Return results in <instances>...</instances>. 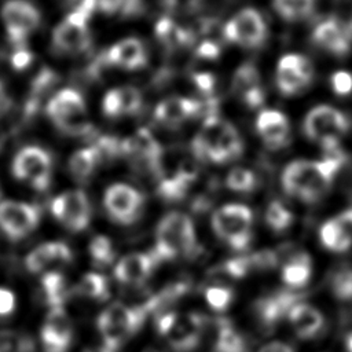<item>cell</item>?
I'll return each instance as SVG.
<instances>
[{
  "label": "cell",
  "mask_w": 352,
  "mask_h": 352,
  "mask_svg": "<svg viewBox=\"0 0 352 352\" xmlns=\"http://www.w3.org/2000/svg\"><path fill=\"white\" fill-rule=\"evenodd\" d=\"M323 150L324 157L319 161L297 160L286 165L282 172V187L286 194L312 204L329 191L346 155L340 144Z\"/></svg>",
  "instance_id": "1"
},
{
  "label": "cell",
  "mask_w": 352,
  "mask_h": 352,
  "mask_svg": "<svg viewBox=\"0 0 352 352\" xmlns=\"http://www.w3.org/2000/svg\"><path fill=\"white\" fill-rule=\"evenodd\" d=\"M192 153L199 160L224 164L235 160L243 151V142L238 129L219 114L205 118L201 129L191 143Z\"/></svg>",
  "instance_id": "2"
},
{
  "label": "cell",
  "mask_w": 352,
  "mask_h": 352,
  "mask_svg": "<svg viewBox=\"0 0 352 352\" xmlns=\"http://www.w3.org/2000/svg\"><path fill=\"white\" fill-rule=\"evenodd\" d=\"M197 249V235L191 219L180 212L168 213L157 226L154 254L161 260L190 256Z\"/></svg>",
  "instance_id": "3"
},
{
  "label": "cell",
  "mask_w": 352,
  "mask_h": 352,
  "mask_svg": "<svg viewBox=\"0 0 352 352\" xmlns=\"http://www.w3.org/2000/svg\"><path fill=\"white\" fill-rule=\"evenodd\" d=\"M98 7V0H80L52 32V47L59 54L77 55L89 50L92 37L88 21Z\"/></svg>",
  "instance_id": "4"
},
{
  "label": "cell",
  "mask_w": 352,
  "mask_h": 352,
  "mask_svg": "<svg viewBox=\"0 0 352 352\" xmlns=\"http://www.w3.org/2000/svg\"><path fill=\"white\" fill-rule=\"evenodd\" d=\"M47 116L59 132L69 136H88L92 133V122L88 117L82 95L73 88L58 91L47 104Z\"/></svg>",
  "instance_id": "5"
},
{
  "label": "cell",
  "mask_w": 352,
  "mask_h": 352,
  "mask_svg": "<svg viewBox=\"0 0 352 352\" xmlns=\"http://www.w3.org/2000/svg\"><path fill=\"white\" fill-rule=\"evenodd\" d=\"M253 213L239 204H230L217 209L212 216L214 234L234 250H245L252 241Z\"/></svg>",
  "instance_id": "6"
},
{
  "label": "cell",
  "mask_w": 352,
  "mask_h": 352,
  "mask_svg": "<svg viewBox=\"0 0 352 352\" xmlns=\"http://www.w3.org/2000/svg\"><path fill=\"white\" fill-rule=\"evenodd\" d=\"M204 324V318L199 314H179L175 311L161 314L155 322L158 333L176 352L192 351L199 344Z\"/></svg>",
  "instance_id": "7"
},
{
  "label": "cell",
  "mask_w": 352,
  "mask_h": 352,
  "mask_svg": "<svg viewBox=\"0 0 352 352\" xmlns=\"http://www.w3.org/2000/svg\"><path fill=\"white\" fill-rule=\"evenodd\" d=\"M302 129L309 140L326 148L340 144V139L349 129V120L341 110L329 104H319L308 111Z\"/></svg>",
  "instance_id": "8"
},
{
  "label": "cell",
  "mask_w": 352,
  "mask_h": 352,
  "mask_svg": "<svg viewBox=\"0 0 352 352\" xmlns=\"http://www.w3.org/2000/svg\"><path fill=\"white\" fill-rule=\"evenodd\" d=\"M12 175L37 191H45L52 177V155L41 146L21 148L12 161Z\"/></svg>",
  "instance_id": "9"
},
{
  "label": "cell",
  "mask_w": 352,
  "mask_h": 352,
  "mask_svg": "<svg viewBox=\"0 0 352 352\" xmlns=\"http://www.w3.org/2000/svg\"><path fill=\"white\" fill-rule=\"evenodd\" d=\"M1 18L10 43L15 48L26 47V38L33 33L40 22L38 8L28 0H8L1 8Z\"/></svg>",
  "instance_id": "10"
},
{
  "label": "cell",
  "mask_w": 352,
  "mask_h": 352,
  "mask_svg": "<svg viewBox=\"0 0 352 352\" xmlns=\"http://www.w3.org/2000/svg\"><path fill=\"white\" fill-rule=\"evenodd\" d=\"M227 41L243 48H257L263 45L268 36L264 16L254 8L238 11L223 29Z\"/></svg>",
  "instance_id": "11"
},
{
  "label": "cell",
  "mask_w": 352,
  "mask_h": 352,
  "mask_svg": "<svg viewBox=\"0 0 352 352\" xmlns=\"http://www.w3.org/2000/svg\"><path fill=\"white\" fill-rule=\"evenodd\" d=\"M41 217V210L33 204L19 201L0 202V230L11 241H19L33 232Z\"/></svg>",
  "instance_id": "12"
},
{
  "label": "cell",
  "mask_w": 352,
  "mask_h": 352,
  "mask_svg": "<svg viewBox=\"0 0 352 352\" xmlns=\"http://www.w3.org/2000/svg\"><path fill=\"white\" fill-rule=\"evenodd\" d=\"M52 216L73 232L82 231L91 221V204L82 190H69L51 202Z\"/></svg>",
  "instance_id": "13"
},
{
  "label": "cell",
  "mask_w": 352,
  "mask_h": 352,
  "mask_svg": "<svg viewBox=\"0 0 352 352\" xmlns=\"http://www.w3.org/2000/svg\"><path fill=\"white\" fill-rule=\"evenodd\" d=\"M103 204L113 221L118 224H132L139 219L143 210L144 197L132 186L117 183L106 190Z\"/></svg>",
  "instance_id": "14"
},
{
  "label": "cell",
  "mask_w": 352,
  "mask_h": 352,
  "mask_svg": "<svg viewBox=\"0 0 352 352\" xmlns=\"http://www.w3.org/2000/svg\"><path fill=\"white\" fill-rule=\"evenodd\" d=\"M314 80V67L309 59L300 54H286L283 55L275 72V81L278 89L286 95L292 96L307 89Z\"/></svg>",
  "instance_id": "15"
},
{
  "label": "cell",
  "mask_w": 352,
  "mask_h": 352,
  "mask_svg": "<svg viewBox=\"0 0 352 352\" xmlns=\"http://www.w3.org/2000/svg\"><path fill=\"white\" fill-rule=\"evenodd\" d=\"M312 41L334 56H345L352 48V30L349 23L329 16L314 28Z\"/></svg>",
  "instance_id": "16"
},
{
  "label": "cell",
  "mask_w": 352,
  "mask_h": 352,
  "mask_svg": "<svg viewBox=\"0 0 352 352\" xmlns=\"http://www.w3.org/2000/svg\"><path fill=\"white\" fill-rule=\"evenodd\" d=\"M41 341L48 352H65L72 342L73 329L62 307L51 308L41 327Z\"/></svg>",
  "instance_id": "17"
},
{
  "label": "cell",
  "mask_w": 352,
  "mask_h": 352,
  "mask_svg": "<svg viewBox=\"0 0 352 352\" xmlns=\"http://www.w3.org/2000/svg\"><path fill=\"white\" fill-rule=\"evenodd\" d=\"M256 131L264 144L272 150L282 148L290 142L289 120L282 111L275 109H265L258 113Z\"/></svg>",
  "instance_id": "18"
},
{
  "label": "cell",
  "mask_w": 352,
  "mask_h": 352,
  "mask_svg": "<svg viewBox=\"0 0 352 352\" xmlns=\"http://www.w3.org/2000/svg\"><path fill=\"white\" fill-rule=\"evenodd\" d=\"M72 250L63 242H45L32 249L26 258L25 265L29 272L40 274L48 272L50 268L60 267L72 261Z\"/></svg>",
  "instance_id": "19"
},
{
  "label": "cell",
  "mask_w": 352,
  "mask_h": 352,
  "mask_svg": "<svg viewBox=\"0 0 352 352\" xmlns=\"http://www.w3.org/2000/svg\"><path fill=\"white\" fill-rule=\"evenodd\" d=\"M160 258L151 253H131L124 256L114 267V276L125 285L138 286L151 275Z\"/></svg>",
  "instance_id": "20"
},
{
  "label": "cell",
  "mask_w": 352,
  "mask_h": 352,
  "mask_svg": "<svg viewBox=\"0 0 352 352\" xmlns=\"http://www.w3.org/2000/svg\"><path fill=\"white\" fill-rule=\"evenodd\" d=\"M300 298L301 294L289 287L274 292L257 301V316L264 326L272 327L283 316L289 315L290 309L296 304L301 302Z\"/></svg>",
  "instance_id": "21"
},
{
  "label": "cell",
  "mask_w": 352,
  "mask_h": 352,
  "mask_svg": "<svg viewBox=\"0 0 352 352\" xmlns=\"http://www.w3.org/2000/svg\"><path fill=\"white\" fill-rule=\"evenodd\" d=\"M202 104L198 100L182 96L166 98L158 103L154 111L155 120L168 128H176L187 120L198 116Z\"/></svg>",
  "instance_id": "22"
},
{
  "label": "cell",
  "mask_w": 352,
  "mask_h": 352,
  "mask_svg": "<svg viewBox=\"0 0 352 352\" xmlns=\"http://www.w3.org/2000/svg\"><path fill=\"white\" fill-rule=\"evenodd\" d=\"M104 59L109 65L124 70H136L147 63V50L142 40L136 37H126L113 44Z\"/></svg>",
  "instance_id": "23"
},
{
  "label": "cell",
  "mask_w": 352,
  "mask_h": 352,
  "mask_svg": "<svg viewBox=\"0 0 352 352\" xmlns=\"http://www.w3.org/2000/svg\"><path fill=\"white\" fill-rule=\"evenodd\" d=\"M143 104L142 94L135 87H117L106 92L102 100V110L107 117L118 118L136 114Z\"/></svg>",
  "instance_id": "24"
},
{
  "label": "cell",
  "mask_w": 352,
  "mask_h": 352,
  "mask_svg": "<svg viewBox=\"0 0 352 352\" xmlns=\"http://www.w3.org/2000/svg\"><path fill=\"white\" fill-rule=\"evenodd\" d=\"M232 89L250 109H257L264 103L265 94L260 84L258 72L250 63L238 67L232 78Z\"/></svg>",
  "instance_id": "25"
},
{
  "label": "cell",
  "mask_w": 352,
  "mask_h": 352,
  "mask_svg": "<svg viewBox=\"0 0 352 352\" xmlns=\"http://www.w3.org/2000/svg\"><path fill=\"white\" fill-rule=\"evenodd\" d=\"M162 153L160 143L147 129H140L132 138L122 142V154L146 164L153 172Z\"/></svg>",
  "instance_id": "26"
},
{
  "label": "cell",
  "mask_w": 352,
  "mask_h": 352,
  "mask_svg": "<svg viewBox=\"0 0 352 352\" xmlns=\"http://www.w3.org/2000/svg\"><path fill=\"white\" fill-rule=\"evenodd\" d=\"M292 327L300 338H311L323 327L322 314L312 305L305 302L296 304L287 315Z\"/></svg>",
  "instance_id": "27"
},
{
  "label": "cell",
  "mask_w": 352,
  "mask_h": 352,
  "mask_svg": "<svg viewBox=\"0 0 352 352\" xmlns=\"http://www.w3.org/2000/svg\"><path fill=\"white\" fill-rule=\"evenodd\" d=\"M311 274L312 260L304 252L292 254L282 267V279L292 290L302 289L309 282Z\"/></svg>",
  "instance_id": "28"
},
{
  "label": "cell",
  "mask_w": 352,
  "mask_h": 352,
  "mask_svg": "<svg viewBox=\"0 0 352 352\" xmlns=\"http://www.w3.org/2000/svg\"><path fill=\"white\" fill-rule=\"evenodd\" d=\"M243 337L227 319H216L213 323V352H246Z\"/></svg>",
  "instance_id": "29"
},
{
  "label": "cell",
  "mask_w": 352,
  "mask_h": 352,
  "mask_svg": "<svg viewBox=\"0 0 352 352\" xmlns=\"http://www.w3.org/2000/svg\"><path fill=\"white\" fill-rule=\"evenodd\" d=\"M99 164L102 162L98 150L92 144L73 153L69 160V170L77 182H87Z\"/></svg>",
  "instance_id": "30"
},
{
  "label": "cell",
  "mask_w": 352,
  "mask_h": 352,
  "mask_svg": "<svg viewBox=\"0 0 352 352\" xmlns=\"http://www.w3.org/2000/svg\"><path fill=\"white\" fill-rule=\"evenodd\" d=\"M41 290L51 308L62 307L69 296L65 276L58 271H48L41 278Z\"/></svg>",
  "instance_id": "31"
},
{
  "label": "cell",
  "mask_w": 352,
  "mask_h": 352,
  "mask_svg": "<svg viewBox=\"0 0 352 352\" xmlns=\"http://www.w3.org/2000/svg\"><path fill=\"white\" fill-rule=\"evenodd\" d=\"M74 293L81 297L96 300V301H104L109 298V294H110L109 283L106 278L96 272L85 274L74 286Z\"/></svg>",
  "instance_id": "32"
},
{
  "label": "cell",
  "mask_w": 352,
  "mask_h": 352,
  "mask_svg": "<svg viewBox=\"0 0 352 352\" xmlns=\"http://www.w3.org/2000/svg\"><path fill=\"white\" fill-rule=\"evenodd\" d=\"M272 6L285 21L297 22L314 12L316 0H272Z\"/></svg>",
  "instance_id": "33"
},
{
  "label": "cell",
  "mask_w": 352,
  "mask_h": 352,
  "mask_svg": "<svg viewBox=\"0 0 352 352\" xmlns=\"http://www.w3.org/2000/svg\"><path fill=\"white\" fill-rule=\"evenodd\" d=\"M319 238L322 245L331 252H345L352 246V239L342 231L336 219L327 220L320 227Z\"/></svg>",
  "instance_id": "34"
},
{
  "label": "cell",
  "mask_w": 352,
  "mask_h": 352,
  "mask_svg": "<svg viewBox=\"0 0 352 352\" xmlns=\"http://www.w3.org/2000/svg\"><path fill=\"white\" fill-rule=\"evenodd\" d=\"M155 34L158 40L168 47H182L188 44L191 40L190 33L169 18H162L157 22Z\"/></svg>",
  "instance_id": "35"
},
{
  "label": "cell",
  "mask_w": 352,
  "mask_h": 352,
  "mask_svg": "<svg viewBox=\"0 0 352 352\" xmlns=\"http://www.w3.org/2000/svg\"><path fill=\"white\" fill-rule=\"evenodd\" d=\"M265 223L275 232L286 231L293 223L292 212L279 201H272L265 210Z\"/></svg>",
  "instance_id": "36"
},
{
  "label": "cell",
  "mask_w": 352,
  "mask_h": 352,
  "mask_svg": "<svg viewBox=\"0 0 352 352\" xmlns=\"http://www.w3.org/2000/svg\"><path fill=\"white\" fill-rule=\"evenodd\" d=\"M256 184H257L256 175L250 169H246L242 166H236L231 169L226 179V186L231 191H236V192H250L254 190Z\"/></svg>",
  "instance_id": "37"
},
{
  "label": "cell",
  "mask_w": 352,
  "mask_h": 352,
  "mask_svg": "<svg viewBox=\"0 0 352 352\" xmlns=\"http://www.w3.org/2000/svg\"><path fill=\"white\" fill-rule=\"evenodd\" d=\"M34 342L30 337L14 330H0V352H33Z\"/></svg>",
  "instance_id": "38"
},
{
  "label": "cell",
  "mask_w": 352,
  "mask_h": 352,
  "mask_svg": "<svg viewBox=\"0 0 352 352\" xmlns=\"http://www.w3.org/2000/svg\"><path fill=\"white\" fill-rule=\"evenodd\" d=\"M89 256L92 261L99 267H106L114 261V249L109 238L103 235H96L89 242Z\"/></svg>",
  "instance_id": "39"
},
{
  "label": "cell",
  "mask_w": 352,
  "mask_h": 352,
  "mask_svg": "<svg viewBox=\"0 0 352 352\" xmlns=\"http://www.w3.org/2000/svg\"><path fill=\"white\" fill-rule=\"evenodd\" d=\"M205 300L208 305L214 311H226L234 300L232 289L223 285H213L206 287Z\"/></svg>",
  "instance_id": "40"
},
{
  "label": "cell",
  "mask_w": 352,
  "mask_h": 352,
  "mask_svg": "<svg viewBox=\"0 0 352 352\" xmlns=\"http://www.w3.org/2000/svg\"><path fill=\"white\" fill-rule=\"evenodd\" d=\"M58 76L55 72H52L51 69H41L37 76L34 77V80L32 81V87H30V96L38 102H41V98L52 88V85L56 82Z\"/></svg>",
  "instance_id": "41"
},
{
  "label": "cell",
  "mask_w": 352,
  "mask_h": 352,
  "mask_svg": "<svg viewBox=\"0 0 352 352\" xmlns=\"http://www.w3.org/2000/svg\"><path fill=\"white\" fill-rule=\"evenodd\" d=\"M220 270L224 272V275L232 278V279H241L249 274V271L253 270L250 256H239L227 260Z\"/></svg>",
  "instance_id": "42"
},
{
  "label": "cell",
  "mask_w": 352,
  "mask_h": 352,
  "mask_svg": "<svg viewBox=\"0 0 352 352\" xmlns=\"http://www.w3.org/2000/svg\"><path fill=\"white\" fill-rule=\"evenodd\" d=\"M333 292L340 300H352V270H342L336 274Z\"/></svg>",
  "instance_id": "43"
},
{
  "label": "cell",
  "mask_w": 352,
  "mask_h": 352,
  "mask_svg": "<svg viewBox=\"0 0 352 352\" xmlns=\"http://www.w3.org/2000/svg\"><path fill=\"white\" fill-rule=\"evenodd\" d=\"M330 85L338 96H346L352 92V74L345 70H338L330 77Z\"/></svg>",
  "instance_id": "44"
},
{
  "label": "cell",
  "mask_w": 352,
  "mask_h": 352,
  "mask_svg": "<svg viewBox=\"0 0 352 352\" xmlns=\"http://www.w3.org/2000/svg\"><path fill=\"white\" fill-rule=\"evenodd\" d=\"M15 294L7 287H0V318L10 316L15 311Z\"/></svg>",
  "instance_id": "45"
},
{
  "label": "cell",
  "mask_w": 352,
  "mask_h": 352,
  "mask_svg": "<svg viewBox=\"0 0 352 352\" xmlns=\"http://www.w3.org/2000/svg\"><path fill=\"white\" fill-rule=\"evenodd\" d=\"M11 65L14 69L16 70H23L26 67H29V65L33 60V54L26 48V47H21V48H15L14 54L10 58Z\"/></svg>",
  "instance_id": "46"
},
{
  "label": "cell",
  "mask_w": 352,
  "mask_h": 352,
  "mask_svg": "<svg viewBox=\"0 0 352 352\" xmlns=\"http://www.w3.org/2000/svg\"><path fill=\"white\" fill-rule=\"evenodd\" d=\"M202 0H164L165 6L177 12H186V11H192L195 10Z\"/></svg>",
  "instance_id": "47"
},
{
  "label": "cell",
  "mask_w": 352,
  "mask_h": 352,
  "mask_svg": "<svg viewBox=\"0 0 352 352\" xmlns=\"http://www.w3.org/2000/svg\"><path fill=\"white\" fill-rule=\"evenodd\" d=\"M192 80L199 91L209 94L213 92L214 88V77L209 73H197L192 76Z\"/></svg>",
  "instance_id": "48"
},
{
  "label": "cell",
  "mask_w": 352,
  "mask_h": 352,
  "mask_svg": "<svg viewBox=\"0 0 352 352\" xmlns=\"http://www.w3.org/2000/svg\"><path fill=\"white\" fill-rule=\"evenodd\" d=\"M197 55L205 59H216L220 55V48L213 41H205L198 47Z\"/></svg>",
  "instance_id": "49"
},
{
  "label": "cell",
  "mask_w": 352,
  "mask_h": 352,
  "mask_svg": "<svg viewBox=\"0 0 352 352\" xmlns=\"http://www.w3.org/2000/svg\"><path fill=\"white\" fill-rule=\"evenodd\" d=\"M342 231L352 239V209H346L341 212L337 217H334Z\"/></svg>",
  "instance_id": "50"
},
{
  "label": "cell",
  "mask_w": 352,
  "mask_h": 352,
  "mask_svg": "<svg viewBox=\"0 0 352 352\" xmlns=\"http://www.w3.org/2000/svg\"><path fill=\"white\" fill-rule=\"evenodd\" d=\"M12 107V100L8 96L4 85L0 81V116H3L4 113H7L10 109Z\"/></svg>",
  "instance_id": "51"
},
{
  "label": "cell",
  "mask_w": 352,
  "mask_h": 352,
  "mask_svg": "<svg viewBox=\"0 0 352 352\" xmlns=\"http://www.w3.org/2000/svg\"><path fill=\"white\" fill-rule=\"evenodd\" d=\"M260 352H294L289 345H286L285 342H279V341H274L265 346H263L260 349Z\"/></svg>",
  "instance_id": "52"
},
{
  "label": "cell",
  "mask_w": 352,
  "mask_h": 352,
  "mask_svg": "<svg viewBox=\"0 0 352 352\" xmlns=\"http://www.w3.org/2000/svg\"><path fill=\"white\" fill-rule=\"evenodd\" d=\"M345 348H346V352H352V333L348 334L345 340Z\"/></svg>",
  "instance_id": "53"
},
{
  "label": "cell",
  "mask_w": 352,
  "mask_h": 352,
  "mask_svg": "<svg viewBox=\"0 0 352 352\" xmlns=\"http://www.w3.org/2000/svg\"><path fill=\"white\" fill-rule=\"evenodd\" d=\"M349 26H351V30H352V18H351V21H349Z\"/></svg>",
  "instance_id": "54"
},
{
  "label": "cell",
  "mask_w": 352,
  "mask_h": 352,
  "mask_svg": "<svg viewBox=\"0 0 352 352\" xmlns=\"http://www.w3.org/2000/svg\"><path fill=\"white\" fill-rule=\"evenodd\" d=\"M0 147H1V140H0Z\"/></svg>",
  "instance_id": "55"
}]
</instances>
